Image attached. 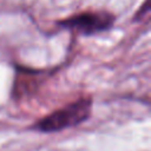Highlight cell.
Segmentation results:
<instances>
[{"label": "cell", "mask_w": 151, "mask_h": 151, "mask_svg": "<svg viewBox=\"0 0 151 151\" xmlns=\"http://www.w3.org/2000/svg\"><path fill=\"white\" fill-rule=\"evenodd\" d=\"M116 21L114 14L106 11H85L57 21L58 26L70 28L83 35H92L109 31Z\"/></svg>", "instance_id": "7a4b0ae2"}, {"label": "cell", "mask_w": 151, "mask_h": 151, "mask_svg": "<svg viewBox=\"0 0 151 151\" xmlns=\"http://www.w3.org/2000/svg\"><path fill=\"white\" fill-rule=\"evenodd\" d=\"M92 105L93 100L91 97H81L37 120L31 127L45 133L76 127L88 119L92 112Z\"/></svg>", "instance_id": "6da1fadb"}, {"label": "cell", "mask_w": 151, "mask_h": 151, "mask_svg": "<svg viewBox=\"0 0 151 151\" xmlns=\"http://www.w3.org/2000/svg\"><path fill=\"white\" fill-rule=\"evenodd\" d=\"M45 73V71L33 70L29 67L17 65L14 84L12 88V97L15 99H21L24 97H29L33 93H35L44 80Z\"/></svg>", "instance_id": "3957f363"}]
</instances>
